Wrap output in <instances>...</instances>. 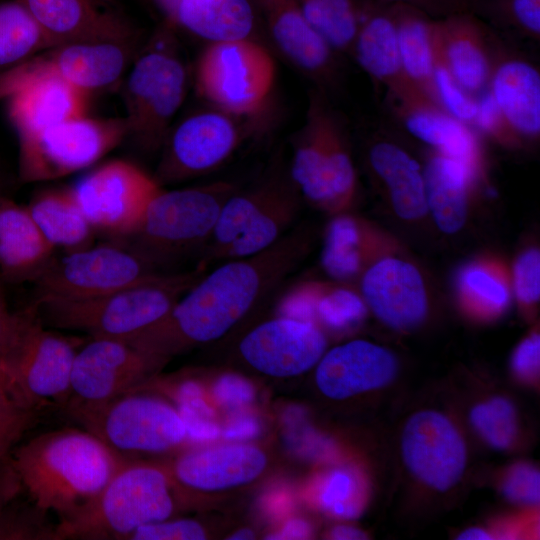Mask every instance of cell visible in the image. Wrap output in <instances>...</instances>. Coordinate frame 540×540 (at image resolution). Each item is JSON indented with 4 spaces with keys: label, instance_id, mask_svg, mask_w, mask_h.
<instances>
[{
    "label": "cell",
    "instance_id": "f546056e",
    "mask_svg": "<svg viewBox=\"0 0 540 540\" xmlns=\"http://www.w3.org/2000/svg\"><path fill=\"white\" fill-rule=\"evenodd\" d=\"M366 157L370 170L383 183L395 212L401 218L413 220L427 212L423 172L403 147L392 140L374 137Z\"/></svg>",
    "mask_w": 540,
    "mask_h": 540
},
{
    "label": "cell",
    "instance_id": "277c9868",
    "mask_svg": "<svg viewBox=\"0 0 540 540\" xmlns=\"http://www.w3.org/2000/svg\"><path fill=\"white\" fill-rule=\"evenodd\" d=\"M346 126L329 94L313 87L304 122L291 138L288 170L302 199L333 214L345 212L357 191Z\"/></svg>",
    "mask_w": 540,
    "mask_h": 540
},
{
    "label": "cell",
    "instance_id": "8992f818",
    "mask_svg": "<svg viewBox=\"0 0 540 540\" xmlns=\"http://www.w3.org/2000/svg\"><path fill=\"white\" fill-rule=\"evenodd\" d=\"M175 29L162 21L135 59L123 90L128 137L148 151L162 147L187 92Z\"/></svg>",
    "mask_w": 540,
    "mask_h": 540
},
{
    "label": "cell",
    "instance_id": "d6a6232c",
    "mask_svg": "<svg viewBox=\"0 0 540 540\" xmlns=\"http://www.w3.org/2000/svg\"><path fill=\"white\" fill-rule=\"evenodd\" d=\"M423 175L427 206L436 224L443 232H457L466 220L468 194L477 175L438 151L429 157Z\"/></svg>",
    "mask_w": 540,
    "mask_h": 540
},
{
    "label": "cell",
    "instance_id": "2e32d148",
    "mask_svg": "<svg viewBox=\"0 0 540 540\" xmlns=\"http://www.w3.org/2000/svg\"><path fill=\"white\" fill-rule=\"evenodd\" d=\"M133 43H65L0 72V100L17 88L47 77L61 78L91 93L115 84L131 59Z\"/></svg>",
    "mask_w": 540,
    "mask_h": 540
},
{
    "label": "cell",
    "instance_id": "ee69618b",
    "mask_svg": "<svg viewBox=\"0 0 540 540\" xmlns=\"http://www.w3.org/2000/svg\"><path fill=\"white\" fill-rule=\"evenodd\" d=\"M434 86L439 106L451 116L472 126L478 110L477 97L468 93L455 80L435 50Z\"/></svg>",
    "mask_w": 540,
    "mask_h": 540
},
{
    "label": "cell",
    "instance_id": "52a82bcc",
    "mask_svg": "<svg viewBox=\"0 0 540 540\" xmlns=\"http://www.w3.org/2000/svg\"><path fill=\"white\" fill-rule=\"evenodd\" d=\"M228 181L161 190L149 204L128 246L160 268L192 254H200L213 234L226 200L237 190Z\"/></svg>",
    "mask_w": 540,
    "mask_h": 540
},
{
    "label": "cell",
    "instance_id": "cb8c5ba5",
    "mask_svg": "<svg viewBox=\"0 0 540 540\" xmlns=\"http://www.w3.org/2000/svg\"><path fill=\"white\" fill-rule=\"evenodd\" d=\"M398 363L387 349L365 340H354L324 354L316 369L319 390L341 400L389 384Z\"/></svg>",
    "mask_w": 540,
    "mask_h": 540
},
{
    "label": "cell",
    "instance_id": "7402d4cb",
    "mask_svg": "<svg viewBox=\"0 0 540 540\" xmlns=\"http://www.w3.org/2000/svg\"><path fill=\"white\" fill-rule=\"evenodd\" d=\"M361 291L366 306L393 329H412L426 315L422 276L404 260L387 257L370 265L362 274Z\"/></svg>",
    "mask_w": 540,
    "mask_h": 540
},
{
    "label": "cell",
    "instance_id": "4dcf8cb0",
    "mask_svg": "<svg viewBox=\"0 0 540 540\" xmlns=\"http://www.w3.org/2000/svg\"><path fill=\"white\" fill-rule=\"evenodd\" d=\"M278 316L315 324L319 318L326 326L344 330L359 324L366 316L364 300L346 288H329L315 282H299L280 294Z\"/></svg>",
    "mask_w": 540,
    "mask_h": 540
},
{
    "label": "cell",
    "instance_id": "c3c4849f",
    "mask_svg": "<svg viewBox=\"0 0 540 540\" xmlns=\"http://www.w3.org/2000/svg\"><path fill=\"white\" fill-rule=\"evenodd\" d=\"M502 491L511 502L536 505L540 499V474L535 466L517 463L505 475Z\"/></svg>",
    "mask_w": 540,
    "mask_h": 540
},
{
    "label": "cell",
    "instance_id": "30bf717a",
    "mask_svg": "<svg viewBox=\"0 0 540 540\" xmlns=\"http://www.w3.org/2000/svg\"><path fill=\"white\" fill-rule=\"evenodd\" d=\"M70 418L129 459L138 453L165 452L187 440L176 408L141 390L125 393Z\"/></svg>",
    "mask_w": 540,
    "mask_h": 540
},
{
    "label": "cell",
    "instance_id": "6da1fadb",
    "mask_svg": "<svg viewBox=\"0 0 540 540\" xmlns=\"http://www.w3.org/2000/svg\"><path fill=\"white\" fill-rule=\"evenodd\" d=\"M309 249L310 236L298 227L261 252L221 262L203 274L161 321L126 342L166 360L186 346L219 339L277 292Z\"/></svg>",
    "mask_w": 540,
    "mask_h": 540
},
{
    "label": "cell",
    "instance_id": "1f68e13d",
    "mask_svg": "<svg viewBox=\"0 0 540 540\" xmlns=\"http://www.w3.org/2000/svg\"><path fill=\"white\" fill-rule=\"evenodd\" d=\"M258 20L251 0H180L173 23L216 43L254 39Z\"/></svg>",
    "mask_w": 540,
    "mask_h": 540
},
{
    "label": "cell",
    "instance_id": "6f0895ef",
    "mask_svg": "<svg viewBox=\"0 0 540 540\" xmlns=\"http://www.w3.org/2000/svg\"><path fill=\"white\" fill-rule=\"evenodd\" d=\"M259 428L254 418L238 416L228 423L224 437L230 440H247L258 434Z\"/></svg>",
    "mask_w": 540,
    "mask_h": 540
},
{
    "label": "cell",
    "instance_id": "f1b7e54d",
    "mask_svg": "<svg viewBox=\"0 0 540 540\" xmlns=\"http://www.w3.org/2000/svg\"><path fill=\"white\" fill-rule=\"evenodd\" d=\"M27 207L0 197V277L34 281L54 258Z\"/></svg>",
    "mask_w": 540,
    "mask_h": 540
},
{
    "label": "cell",
    "instance_id": "d6986e66",
    "mask_svg": "<svg viewBox=\"0 0 540 540\" xmlns=\"http://www.w3.org/2000/svg\"><path fill=\"white\" fill-rule=\"evenodd\" d=\"M326 346V338L316 324L278 316L248 332L238 350L255 370L274 377H291L315 366Z\"/></svg>",
    "mask_w": 540,
    "mask_h": 540
},
{
    "label": "cell",
    "instance_id": "9f6ffc18",
    "mask_svg": "<svg viewBox=\"0 0 540 540\" xmlns=\"http://www.w3.org/2000/svg\"><path fill=\"white\" fill-rule=\"evenodd\" d=\"M21 321V312L11 313L0 292V355L2 356L12 344Z\"/></svg>",
    "mask_w": 540,
    "mask_h": 540
},
{
    "label": "cell",
    "instance_id": "bcb514c9",
    "mask_svg": "<svg viewBox=\"0 0 540 540\" xmlns=\"http://www.w3.org/2000/svg\"><path fill=\"white\" fill-rule=\"evenodd\" d=\"M320 502L325 510L336 516H358L361 504L357 478L348 470L332 471L322 484Z\"/></svg>",
    "mask_w": 540,
    "mask_h": 540
},
{
    "label": "cell",
    "instance_id": "db71d44e",
    "mask_svg": "<svg viewBox=\"0 0 540 540\" xmlns=\"http://www.w3.org/2000/svg\"><path fill=\"white\" fill-rule=\"evenodd\" d=\"M540 338L533 334L523 340L512 357V369L521 378L534 379L539 374Z\"/></svg>",
    "mask_w": 540,
    "mask_h": 540
},
{
    "label": "cell",
    "instance_id": "ab89813d",
    "mask_svg": "<svg viewBox=\"0 0 540 540\" xmlns=\"http://www.w3.org/2000/svg\"><path fill=\"white\" fill-rule=\"evenodd\" d=\"M457 290L465 308L482 317L500 314L510 300L503 273L487 262L463 267L457 276Z\"/></svg>",
    "mask_w": 540,
    "mask_h": 540
},
{
    "label": "cell",
    "instance_id": "94428289",
    "mask_svg": "<svg viewBox=\"0 0 540 540\" xmlns=\"http://www.w3.org/2000/svg\"><path fill=\"white\" fill-rule=\"evenodd\" d=\"M457 539L460 540H484V539H492L491 535L485 531L482 528H469L465 531H463Z\"/></svg>",
    "mask_w": 540,
    "mask_h": 540
},
{
    "label": "cell",
    "instance_id": "74e56055",
    "mask_svg": "<svg viewBox=\"0 0 540 540\" xmlns=\"http://www.w3.org/2000/svg\"><path fill=\"white\" fill-rule=\"evenodd\" d=\"M54 46L21 0L0 2V72Z\"/></svg>",
    "mask_w": 540,
    "mask_h": 540
},
{
    "label": "cell",
    "instance_id": "5bb4252c",
    "mask_svg": "<svg viewBox=\"0 0 540 540\" xmlns=\"http://www.w3.org/2000/svg\"><path fill=\"white\" fill-rule=\"evenodd\" d=\"M70 189L94 231L117 239H126L137 230L162 190L154 177L124 160L101 165Z\"/></svg>",
    "mask_w": 540,
    "mask_h": 540
},
{
    "label": "cell",
    "instance_id": "ffe728a7",
    "mask_svg": "<svg viewBox=\"0 0 540 540\" xmlns=\"http://www.w3.org/2000/svg\"><path fill=\"white\" fill-rule=\"evenodd\" d=\"M56 44L134 43L136 29L113 0H21Z\"/></svg>",
    "mask_w": 540,
    "mask_h": 540
},
{
    "label": "cell",
    "instance_id": "5b68a950",
    "mask_svg": "<svg viewBox=\"0 0 540 540\" xmlns=\"http://www.w3.org/2000/svg\"><path fill=\"white\" fill-rule=\"evenodd\" d=\"M170 480L166 469L129 459L85 508L58 522V540H128L138 528L170 518Z\"/></svg>",
    "mask_w": 540,
    "mask_h": 540
},
{
    "label": "cell",
    "instance_id": "e575fe53",
    "mask_svg": "<svg viewBox=\"0 0 540 540\" xmlns=\"http://www.w3.org/2000/svg\"><path fill=\"white\" fill-rule=\"evenodd\" d=\"M27 208L55 249L62 248L68 253L91 246L95 231L70 188L42 191L33 197Z\"/></svg>",
    "mask_w": 540,
    "mask_h": 540
},
{
    "label": "cell",
    "instance_id": "4fadbf2b",
    "mask_svg": "<svg viewBox=\"0 0 540 540\" xmlns=\"http://www.w3.org/2000/svg\"><path fill=\"white\" fill-rule=\"evenodd\" d=\"M255 117H240L212 107L170 129L161 149L155 180L173 184L207 175L224 165L254 132Z\"/></svg>",
    "mask_w": 540,
    "mask_h": 540
},
{
    "label": "cell",
    "instance_id": "ac0fdd59",
    "mask_svg": "<svg viewBox=\"0 0 540 540\" xmlns=\"http://www.w3.org/2000/svg\"><path fill=\"white\" fill-rule=\"evenodd\" d=\"M403 460L426 486L447 491L462 478L466 466L464 440L443 414L424 410L413 414L401 436Z\"/></svg>",
    "mask_w": 540,
    "mask_h": 540
},
{
    "label": "cell",
    "instance_id": "e0dca14e",
    "mask_svg": "<svg viewBox=\"0 0 540 540\" xmlns=\"http://www.w3.org/2000/svg\"><path fill=\"white\" fill-rule=\"evenodd\" d=\"M280 54L330 95L340 79L339 54L309 24L294 0H251Z\"/></svg>",
    "mask_w": 540,
    "mask_h": 540
},
{
    "label": "cell",
    "instance_id": "681fc988",
    "mask_svg": "<svg viewBox=\"0 0 540 540\" xmlns=\"http://www.w3.org/2000/svg\"><path fill=\"white\" fill-rule=\"evenodd\" d=\"M206 532L196 520H162L138 528L128 540H204Z\"/></svg>",
    "mask_w": 540,
    "mask_h": 540
},
{
    "label": "cell",
    "instance_id": "91938a15",
    "mask_svg": "<svg viewBox=\"0 0 540 540\" xmlns=\"http://www.w3.org/2000/svg\"><path fill=\"white\" fill-rule=\"evenodd\" d=\"M330 536L332 539L337 540H359L367 538V535L360 529L347 525H339L334 527L330 533Z\"/></svg>",
    "mask_w": 540,
    "mask_h": 540
},
{
    "label": "cell",
    "instance_id": "d590c367",
    "mask_svg": "<svg viewBox=\"0 0 540 540\" xmlns=\"http://www.w3.org/2000/svg\"><path fill=\"white\" fill-rule=\"evenodd\" d=\"M372 252L368 227L359 219L341 213L325 229L321 264L338 281L353 280L363 274Z\"/></svg>",
    "mask_w": 540,
    "mask_h": 540
},
{
    "label": "cell",
    "instance_id": "60d3db41",
    "mask_svg": "<svg viewBox=\"0 0 540 540\" xmlns=\"http://www.w3.org/2000/svg\"><path fill=\"white\" fill-rule=\"evenodd\" d=\"M469 12L495 28L539 42L540 0H471Z\"/></svg>",
    "mask_w": 540,
    "mask_h": 540
},
{
    "label": "cell",
    "instance_id": "f6af8a7d",
    "mask_svg": "<svg viewBox=\"0 0 540 540\" xmlns=\"http://www.w3.org/2000/svg\"><path fill=\"white\" fill-rule=\"evenodd\" d=\"M40 412L19 403L0 387V459L11 455L22 437L40 421Z\"/></svg>",
    "mask_w": 540,
    "mask_h": 540
},
{
    "label": "cell",
    "instance_id": "8d00e7d4",
    "mask_svg": "<svg viewBox=\"0 0 540 540\" xmlns=\"http://www.w3.org/2000/svg\"><path fill=\"white\" fill-rule=\"evenodd\" d=\"M302 200L290 176L244 232L225 250L220 263L256 254L276 243L293 225Z\"/></svg>",
    "mask_w": 540,
    "mask_h": 540
},
{
    "label": "cell",
    "instance_id": "4316f807",
    "mask_svg": "<svg viewBox=\"0 0 540 540\" xmlns=\"http://www.w3.org/2000/svg\"><path fill=\"white\" fill-rule=\"evenodd\" d=\"M387 101L396 120L410 135L479 174L481 147L478 132L472 126L430 101L389 98Z\"/></svg>",
    "mask_w": 540,
    "mask_h": 540
},
{
    "label": "cell",
    "instance_id": "7bdbcfd3",
    "mask_svg": "<svg viewBox=\"0 0 540 540\" xmlns=\"http://www.w3.org/2000/svg\"><path fill=\"white\" fill-rule=\"evenodd\" d=\"M474 429L492 448L507 449L517 432L516 413L512 403L494 397L476 405L470 413Z\"/></svg>",
    "mask_w": 540,
    "mask_h": 540
},
{
    "label": "cell",
    "instance_id": "603a6c76",
    "mask_svg": "<svg viewBox=\"0 0 540 540\" xmlns=\"http://www.w3.org/2000/svg\"><path fill=\"white\" fill-rule=\"evenodd\" d=\"M359 12V27L350 53L358 65L385 86L387 98L432 102L404 72L390 6H366L359 8Z\"/></svg>",
    "mask_w": 540,
    "mask_h": 540
},
{
    "label": "cell",
    "instance_id": "680465c9",
    "mask_svg": "<svg viewBox=\"0 0 540 540\" xmlns=\"http://www.w3.org/2000/svg\"><path fill=\"white\" fill-rule=\"evenodd\" d=\"M311 535L310 525L301 519L290 520L280 532L271 534L267 539H306Z\"/></svg>",
    "mask_w": 540,
    "mask_h": 540
},
{
    "label": "cell",
    "instance_id": "7dc6e473",
    "mask_svg": "<svg viewBox=\"0 0 540 540\" xmlns=\"http://www.w3.org/2000/svg\"><path fill=\"white\" fill-rule=\"evenodd\" d=\"M477 101L478 110L472 127L478 133L507 147H517L523 143L504 118L489 89L481 93Z\"/></svg>",
    "mask_w": 540,
    "mask_h": 540
},
{
    "label": "cell",
    "instance_id": "816d5d0a",
    "mask_svg": "<svg viewBox=\"0 0 540 540\" xmlns=\"http://www.w3.org/2000/svg\"><path fill=\"white\" fill-rule=\"evenodd\" d=\"M357 7L408 5L414 7L434 19L453 14L469 12L471 0H354Z\"/></svg>",
    "mask_w": 540,
    "mask_h": 540
},
{
    "label": "cell",
    "instance_id": "8fae6325",
    "mask_svg": "<svg viewBox=\"0 0 540 540\" xmlns=\"http://www.w3.org/2000/svg\"><path fill=\"white\" fill-rule=\"evenodd\" d=\"M128 137L125 118L82 116L18 137L19 176L27 183L82 170Z\"/></svg>",
    "mask_w": 540,
    "mask_h": 540
},
{
    "label": "cell",
    "instance_id": "3957f363",
    "mask_svg": "<svg viewBox=\"0 0 540 540\" xmlns=\"http://www.w3.org/2000/svg\"><path fill=\"white\" fill-rule=\"evenodd\" d=\"M204 274L167 272L156 279L88 299H36L47 327L86 333L90 338L128 341L161 321Z\"/></svg>",
    "mask_w": 540,
    "mask_h": 540
},
{
    "label": "cell",
    "instance_id": "9a60e30c",
    "mask_svg": "<svg viewBox=\"0 0 540 540\" xmlns=\"http://www.w3.org/2000/svg\"><path fill=\"white\" fill-rule=\"evenodd\" d=\"M163 362L123 340L90 338L76 351L63 411L70 417L131 392Z\"/></svg>",
    "mask_w": 540,
    "mask_h": 540
},
{
    "label": "cell",
    "instance_id": "83f0119b",
    "mask_svg": "<svg viewBox=\"0 0 540 540\" xmlns=\"http://www.w3.org/2000/svg\"><path fill=\"white\" fill-rule=\"evenodd\" d=\"M90 93L57 77L27 83L6 98L7 115L18 137L86 116Z\"/></svg>",
    "mask_w": 540,
    "mask_h": 540
},
{
    "label": "cell",
    "instance_id": "6125c7cd",
    "mask_svg": "<svg viewBox=\"0 0 540 540\" xmlns=\"http://www.w3.org/2000/svg\"><path fill=\"white\" fill-rule=\"evenodd\" d=\"M254 538H255V534L249 528L240 529L228 537V539L230 540H249V539H254Z\"/></svg>",
    "mask_w": 540,
    "mask_h": 540
},
{
    "label": "cell",
    "instance_id": "f907efd6",
    "mask_svg": "<svg viewBox=\"0 0 540 540\" xmlns=\"http://www.w3.org/2000/svg\"><path fill=\"white\" fill-rule=\"evenodd\" d=\"M514 288L518 300L531 305L540 296V254L530 249L519 256L514 266Z\"/></svg>",
    "mask_w": 540,
    "mask_h": 540
},
{
    "label": "cell",
    "instance_id": "ba28073f",
    "mask_svg": "<svg viewBox=\"0 0 540 540\" xmlns=\"http://www.w3.org/2000/svg\"><path fill=\"white\" fill-rule=\"evenodd\" d=\"M82 340L53 332L32 304L21 311L17 334L1 356L8 392L27 408L64 409L73 360Z\"/></svg>",
    "mask_w": 540,
    "mask_h": 540
},
{
    "label": "cell",
    "instance_id": "f35d334b",
    "mask_svg": "<svg viewBox=\"0 0 540 540\" xmlns=\"http://www.w3.org/2000/svg\"><path fill=\"white\" fill-rule=\"evenodd\" d=\"M294 1L309 24L339 55H350L360 22L354 0Z\"/></svg>",
    "mask_w": 540,
    "mask_h": 540
},
{
    "label": "cell",
    "instance_id": "d4e9b609",
    "mask_svg": "<svg viewBox=\"0 0 540 540\" xmlns=\"http://www.w3.org/2000/svg\"><path fill=\"white\" fill-rule=\"evenodd\" d=\"M265 454L248 444H228L181 454L170 468L180 485L199 491H216L256 479L266 466Z\"/></svg>",
    "mask_w": 540,
    "mask_h": 540
},
{
    "label": "cell",
    "instance_id": "484cf974",
    "mask_svg": "<svg viewBox=\"0 0 540 540\" xmlns=\"http://www.w3.org/2000/svg\"><path fill=\"white\" fill-rule=\"evenodd\" d=\"M488 89L504 118L522 141L538 140L540 72L536 65L500 44Z\"/></svg>",
    "mask_w": 540,
    "mask_h": 540
},
{
    "label": "cell",
    "instance_id": "7a4b0ae2",
    "mask_svg": "<svg viewBox=\"0 0 540 540\" xmlns=\"http://www.w3.org/2000/svg\"><path fill=\"white\" fill-rule=\"evenodd\" d=\"M22 490L38 507L67 521L85 508L129 460L80 428L39 434L10 455Z\"/></svg>",
    "mask_w": 540,
    "mask_h": 540
},
{
    "label": "cell",
    "instance_id": "44dd1931",
    "mask_svg": "<svg viewBox=\"0 0 540 540\" xmlns=\"http://www.w3.org/2000/svg\"><path fill=\"white\" fill-rule=\"evenodd\" d=\"M500 44L488 24L470 12L434 20V50L455 80L475 97L489 87Z\"/></svg>",
    "mask_w": 540,
    "mask_h": 540
},
{
    "label": "cell",
    "instance_id": "b9f144b4",
    "mask_svg": "<svg viewBox=\"0 0 540 540\" xmlns=\"http://www.w3.org/2000/svg\"><path fill=\"white\" fill-rule=\"evenodd\" d=\"M12 501L0 512V540H58V521L50 513L29 498L19 506Z\"/></svg>",
    "mask_w": 540,
    "mask_h": 540
},
{
    "label": "cell",
    "instance_id": "11a10c76",
    "mask_svg": "<svg viewBox=\"0 0 540 540\" xmlns=\"http://www.w3.org/2000/svg\"><path fill=\"white\" fill-rule=\"evenodd\" d=\"M23 492L20 480L15 472L10 456L0 459V512Z\"/></svg>",
    "mask_w": 540,
    "mask_h": 540
},
{
    "label": "cell",
    "instance_id": "be15d7a7",
    "mask_svg": "<svg viewBox=\"0 0 540 540\" xmlns=\"http://www.w3.org/2000/svg\"><path fill=\"white\" fill-rule=\"evenodd\" d=\"M6 387V384H5V375H4V370H3V362H2V358H1V355H0V387Z\"/></svg>",
    "mask_w": 540,
    "mask_h": 540
},
{
    "label": "cell",
    "instance_id": "9c48e42d",
    "mask_svg": "<svg viewBox=\"0 0 540 540\" xmlns=\"http://www.w3.org/2000/svg\"><path fill=\"white\" fill-rule=\"evenodd\" d=\"M275 62L255 39L209 43L195 67L198 95L210 106L240 117H256L275 81Z\"/></svg>",
    "mask_w": 540,
    "mask_h": 540
},
{
    "label": "cell",
    "instance_id": "7c38bea8",
    "mask_svg": "<svg viewBox=\"0 0 540 540\" xmlns=\"http://www.w3.org/2000/svg\"><path fill=\"white\" fill-rule=\"evenodd\" d=\"M164 273L127 244L114 243L54 256L33 282L36 299L78 300L116 292Z\"/></svg>",
    "mask_w": 540,
    "mask_h": 540
},
{
    "label": "cell",
    "instance_id": "836d02e7",
    "mask_svg": "<svg viewBox=\"0 0 540 540\" xmlns=\"http://www.w3.org/2000/svg\"><path fill=\"white\" fill-rule=\"evenodd\" d=\"M389 6L395 21L404 72L422 94L439 106L434 86L433 26L435 19L408 5Z\"/></svg>",
    "mask_w": 540,
    "mask_h": 540
},
{
    "label": "cell",
    "instance_id": "f5cc1de1",
    "mask_svg": "<svg viewBox=\"0 0 540 540\" xmlns=\"http://www.w3.org/2000/svg\"><path fill=\"white\" fill-rule=\"evenodd\" d=\"M254 392L253 385L247 379L235 374L221 376L213 388L216 400L229 408L248 404L254 399Z\"/></svg>",
    "mask_w": 540,
    "mask_h": 540
}]
</instances>
